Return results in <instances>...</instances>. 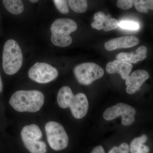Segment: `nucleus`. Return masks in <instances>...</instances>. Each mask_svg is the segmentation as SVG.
<instances>
[{
    "label": "nucleus",
    "instance_id": "18",
    "mask_svg": "<svg viewBox=\"0 0 153 153\" xmlns=\"http://www.w3.org/2000/svg\"><path fill=\"white\" fill-rule=\"evenodd\" d=\"M68 4L71 10L75 13H85L88 8L87 0H68Z\"/></svg>",
    "mask_w": 153,
    "mask_h": 153
},
{
    "label": "nucleus",
    "instance_id": "20",
    "mask_svg": "<svg viewBox=\"0 0 153 153\" xmlns=\"http://www.w3.org/2000/svg\"><path fill=\"white\" fill-rule=\"evenodd\" d=\"M119 27L124 30L136 31L139 30L140 26L137 22L124 20L119 22Z\"/></svg>",
    "mask_w": 153,
    "mask_h": 153
},
{
    "label": "nucleus",
    "instance_id": "5",
    "mask_svg": "<svg viewBox=\"0 0 153 153\" xmlns=\"http://www.w3.org/2000/svg\"><path fill=\"white\" fill-rule=\"evenodd\" d=\"M47 139L50 147L55 151H60L67 147L68 137L63 126L58 123L50 121L45 126Z\"/></svg>",
    "mask_w": 153,
    "mask_h": 153
},
{
    "label": "nucleus",
    "instance_id": "7",
    "mask_svg": "<svg viewBox=\"0 0 153 153\" xmlns=\"http://www.w3.org/2000/svg\"><path fill=\"white\" fill-rule=\"evenodd\" d=\"M136 113V111L133 107L121 102L105 110L103 113V117L105 120L110 121L118 117L121 116L122 125L128 126L134 122Z\"/></svg>",
    "mask_w": 153,
    "mask_h": 153
},
{
    "label": "nucleus",
    "instance_id": "15",
    "mask_svg": "<svg viewBox=\"0 0 153 153\" xmlns=\"http://www.w3.org/2000/svg\"><path fill=\"white\" fill-rule=\"evenodd\" d=\"M74 95L70 88L67 86H63L60 88L57 94V104L61 108H68Z\"/></svg>",
    "mask_w": 153,
    "mask_h": 153
},
{
    "label": "nucleus",
    "instance_id": "26",
    "mask_svg": "<svg viewBox=\"0 0 153 153\" xmlns=\"http://www.w3.org/2000/svg\"><path fill=\"white\" fill-rule=\"evenodd\" d=\"M3 88L2 81L1 77L0 74V93L2 91Z\"/></svg>",
    "mask_w": 153,
    "mask_h": 153
},
{
    "label": "nucleus",
    "instance_id": "19",
    "mask_svg": "<svg viewBox=\"0 0 153 153\" xmlns=\"http://www.w3.org/2000/svg\"><path fill=\"white\" fill-rule=\"evenodd\" d=\"M134 4L140 13H147L149 10H153V0H134Z\"/></svg>",
    "mask_w": 153,
    "mask_h": 153
},
{
    "label": "nucleus",
    "instance_id": "27",
    "mask_svg": "<svg viewBox=\"0 0 153 153\" xmlns=\"http://www.w3.org/2000/svg\"><path fill=\"white\" fill-rule=\"evenodd\" d=\"M30 1L31 2L35 3L37 2L39 0H30Z\"/></svg>",
    "mask_w": 153,
    "mask_h": 153
},
{
    "label": "nucleus",
    "instance_id": "9",
    "mask_svg": "<svg viewBox=\"0 0 153 153\" xmlns=\"http://www.w3.org/2000/svg\"><path fill=\"white\" fill-rule=\"evenodd\" d=\"M71 113L75 118L80 119L87 114L88 102L86 95L82 93L74 95L69 104Z\"/></svg>",
    "mask_w": 153,
    "mask_h": 153
},
{
    "label": "nucleus",
    "instance_id": "17",
    "mask_svg": "<svg viewBox=\"0 0 153 153\" xmlns=\"http://www.w3.org/2000/svg\"><path fill=\"white\" fill-rule=\"evenodd\" d=\"M5 7L9 13L20 15L23 13L24 5L22 0H2Z\"/></svg>",
    "mask_w": 153,
    "mask_h": 153
},
{
    "label": "nucleus",
    "instance_id": "6",
    "mask_svg": "<svg viewBox=\"0 0 153 153\" xmlns=\"http://www.w3.org/2000/svg\"><path fill=\"white\" fill-rule=\"evenodd\" d=\"M76 80L83 85H90L103 76V68L93 63H85L77 65L73 70Z\"/></svg>",
    "mask_w": 153,
    "mask_h": 153
},
{
    "label": "nucleus",
    "instance_id": "11",
    "mask_svg": "<svg viewBox=\"0 0 153 153\" xmlns=\"http://www.w3.org/2000/svg\"><path fill=\"white\" fill-rule=\"evenodd\" d=\"M94 22L91 24V27L97 30H102L105 32L115 30L119 27V22L116 19L111 18L109 15L99 12L94 16Z\"/></svg>",
    "mask_w": 153,
    "mask_h": 153
},
{
    "label": "nucleus",
    "instance_id": "10",
    "mask_svg": "<svg viewBox=\"0 0 153 153\" xmlns=\"http://www.w3.org/2000/svg\"><path fill=\"white\" fill-rule=\"evenodd\" d=\"M149 74L144 70H137L126 79V91L128 94H133L139 90L144 82L149 79Z\"/></svg>",
    "mask_w": 153,
    "mask_h": 153
},
{
    "label": "nucleus",
    "instance_id": "21",
    "mask_svg": "<svg viewBox=\"0 0 153 153\" xmlns=\"http://www.w3.org/2000/svg\"><path fill=\"white\" fill-rule=\"evenodd\" d=\"M57 10L61 13L66 14L69 12L68 0H53Z\"/></svg>",
    "mask_w": 153,
    "mask_h": 153
},
{
    "label": "nucleus",
    "instance_id": "28",
    "mask_svg": "<svg viewBox=\"0 0 153 153\" xmlns=\"http://www.w3.org/2000/svg\"></svg>",
    "mask_w": 153,
    "mask_h": 153
},
{
    "label": "nucleus",
    "instance_id": "25",
    "mask_svg": "<svg viewBox=\"0 0 153 153\" xmlns=\"http://www.w3.org/2000/svg\"><path fill=\"white\" fill-rule=\"evenodd\" d=\"M108 153H118V147H114Z\"/></svg>",
    "mask_w": 153,
    "mask_h": 153
},
{
    "label": "nucleus",
    "instance_id": "2",
    "mask_svg": "<svg viewBox=\"0 0 153 153\" xmlns=\"http://www.w3.org/2000/svg\"><path fill=\"white\" fill-rule=\"evenodd\" d=\"M77 28V24L72 19L62 18L55 20L51 27L52 44L57 47H68L72 42L70 34Z\"/></svg>",
    "mask_w": 153,
    "mask_h": 153
},
{
    "label": "nucleus",
    "instance_id": "8",
    "mask_svg": "<svg viewBox=\"0 0 153 153\" xmlns=\"http://www.w3.org/2000/svg\"><path fill=\"white\" fill-rule=\"evenodd\" d=\"M28 76L38 83H47L56 79L58 72L56 68L48 63L37 62L29 69Z\"/></svg>",
    "mask_w": 153,
    "mask_h": 153
},
{
    "label": "nucleus",
    "instance_id": "13",
    "mask_svg": "<svg viewBox=\"0 0 153 153\" xmlns=\"http://www.w3.org/2000/svg\"><path fill=\"white\" fill-rule=\"evenodd\" d=\"M147 49L145 46H141L134 52H121L117 55V60L130 63H136L143 61L147 57Z\"/></svg>",
    "mask_w": 153,
    "mask_h": 153
},
{
    "label": "nucleus",
    "instance_id": "24",
    "mask_svg": "<svg viewBox=\"0 0 153 153\" xmlns=\"http://www.w3.org/2000/svg\"><path fill=\"white\" fill-rule=\"evenodd\" d=\"M91 153H105L104 149L100 146H97L93 149Z\"/></svg>",
    "mask_w": 153,
    "mask_h": 153
},
{
    "label": "nucleus",
    "instance_id": "23",
    "mask_svg": "<svg viewBox=\"0 0 153 153\" xmlns=\"http://www.w3.org/2000/svg\"><path fill=\"white\" fill-rule=\"evenodd\" d=\"M118 153H129V146L128 144L123 143L118 147Z\"/></svg>",
    "mask_w": 153,
    "mask_h": 153
},
{
    "label": "nucleus",
    "instance_id": "12",
    "mask_svg": "<svg viewBox=\"0 0 153 153\" xmlns=\"http://www.w3.org/2000/svg\"><path fill=\"white\" fill-rule=\"evenodd\" d=\"M139 43V39L135 36H124L114 38L108 41L105 45V48L108 51H113L118 49L131 48Z\"/></svg>",
    "mask_w": 153,
    "mask_h": 153
},
{
    "label": "nucleus",
    "instance_id": "14",
    "mask_svg": "<svg viewBox=\"0 0 153 153\" xmlns=\"http://www.w3.org/2000/svg\"><path fill=\"white\" fill-rule=\"evenodd\" d=\"M132 67V65L131 63L115 60L107 64L106 70L110 74L119 73L123 79H126L130 73Z\"/></svg>",
    "mask_w": 153,
    "mask_h": 153
},
{
    "label": "nucleus",
    "instance_id": "3",
    "mask_svg": "<svg viewBox=\"0 0 153 153\" xmlns=\"http://www.w3.org/2000/svg\"><path fill=\"white\" fill-rule=\"evenodd\" d=\"M3 70L7 75H13L22 67L23 58L18 43L13 39L8 40L4 45L2 56Z\"/></svg>",
    "mask_w": 153,
    "mask_h": 153
},
{
    "label": "nucleus",
    "instance_id": "16",
    "mask_svg": "<svg viewBox=\"0 0 153 153\" xmlns=\"http://www.w3.org/2000/svg\"><path fill=\"white\" fill-rule=\"evenodd\" d=\"M147 140V136L143 135L142 136L134 139L130 145L131 153H147L150 150L149 148L144 143Z\"/></svg>",
    "mask_w": 153,
    "mask_h": 153
},
{
    "label": "nucleus",
    "instance_id": "22",
    "mask_svg": "<svg viewBox=\"0 0 153 153\" xmlns=\"http://www.w3.org/2000/svg\"><path fill=\"white\" fill-rule=\"evenodd\" d=\"M134 4V0H118L117 6L123 10L131 8Z\"/></svg>",
    "mask_w": 153,
    "mask_h": 153
},
{
    "label": "nucleus",
    "instance_id": "1",
    "mask_svg": "<svg viewBox=\"0 0 153 153\" xmlns=\"http://www.w3.org/2000/svg\"><path fill=\"white\" fill-rule=\"evenodd\" d=\"M44 102L43 94L38 90H20L11 96L9 103L19 112H36L41 109Z\"/></svg>",
    "mask_w": 153,
    "mask_h": 153
},
{
    "label": "nucleus",
    "instance_id": "4",
    "mask_svg": "<svg viewBox=\"0 0 153 153\" xmlns=\"http://www.w3.org/2000/svg\"><path fill=\"white\" fill-rule=\"evenodd\" d=\"M21 137L26 148L31 153H46L47 146L39 141L42 137L41 129L36 124L25 126L21 131Z\"/></svg>",
    "mask_w": 153,
    "mask_h": 153
}]
</instances>
